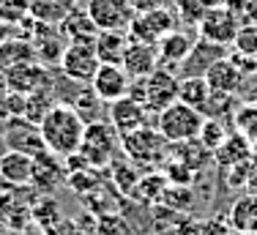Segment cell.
Wrapping results in <instances>:
<instances>
[{
  "mask_svg": "<svg viewBox=\"0 0 257 235\" xmlns=\"http://www.w3.org/2000/svg\"><path fill=\"white\" fill-rule=\"evenodd\" d=\"M36 60V49L30 41H22V39H11V41H3L0 44V74L17 69L22 63H30Z\"/></svg>",
  "mask_w": 257,
  "mask_h": 235,
  "instance_id": "cell-26",
  "label": "cell"
},
{
  "mask_svg": "<svg viewBox=\"0 0 257 235\" xmlns=\"http://www.w3.org/2000/svg\"><path fill=\"white\" fill-rule=\"evenodd\" d=\"M227 224L241 235H254L257 232V194H241L238 200H232Z\"/></svg>",
  "mask_w": 257,
  "mask_h": 235,
  "instance_id": "cell-19",
  "label": "cell"
},
{
  "mask_svg": "<svg viewBox=\"0 0 257 235\" xmlns=\"http://www.w3.org/2000/svg\"><path fill=\"white\" fill-rule=\"evenodd\" d=\"M178 14L175 9L170 6H162V9H151V11H143V14H134L132 25H128V39L134 41H148V44H159L170 30L178 28Z\"/></svg>",
  "mask_w": 257,
  "mask_h": 235,
  "instance_id": "cell-5",
  "label": "cell"
},
{
  "mask_svg": "<svg viewBox=\"0 0 257 235\" xmlns=\"http://www.w3.org/2000/svg\"><path fill=\"white\" fill-rule=\"evenodd\" d=\"M0 181L6 186H28V183H33V159L20 151H6L0 156Z\"/></svg>",
  "mask_w": 257,
  "mask_h": 235,
  "instance_id": "cell-17",
  "label": "cell"
},
{
  "mask_svg": "<svg viewBox=\"0 0 257 235\" xmlns=\"http://www.w3.org/2000/svg\"><path fill=\"white\" fill-rule=\"evenodd\" d=\"M213 159H216L219 167H230V164H238V162H246V159H254L252 140L238 134V132H232V134H227V140L213 151Z\"/></svg>",
  "mask_w": 257,
  "mask_h": 235,
  "instance_id": "cell-21",
  "label": "cell"
},
{
  "mask_svg": "<svg viewBox=\"0 0 257 235\" xmlns=\"http://www.w3.org/2000/svg\"><path fill=\"white\" fill-rule=\"evenodd\" d=\"M238 28H241V25L235 22V17H232L230 11L219 3V6H211V9L205 11L203 22L197 25V36H200V39H205V41H213V44L232 47Z\"/></svg>",
  "mask_w": 257,
  "mask_h": 235,
  "instance_id": "cell-10",
  "label": "cell"
},
{
  "mask_svg": "<svg viewBox=\"0 0 257 235\" xmlns=\"http://www.w3.org/2000/svg\"><path fill=\"white\" fill-rule=\"evenodd\" d=\"M162 172H164V178H167V183H173V186H189V183L194 181V175H197L192 167H186L183 162H178L175 156L164 159V170Z\"/></svg>",
  "mask_w": 257,
  "mask_h": 235,
  "instance_id": "cell-33",
  "label": "cell"
},
{
  "mask_svg": "<svg viewBox=\"0 0 257 235\" xmlns=\"http://www.w3.org/2000/svg\"><path fill=\"white\" fill-rule=\"evenodd\" d=\"M173 9H175V14H178L181 25H192V28H197V25L203 22L208 6H203L200 0H175Z\"/></svg>",
  "mask_w": 257,
  "mask_h": 235,
  "instance_id": "cell-34",
  "label": "cell"
},
{
  "mask_svg": "<svg viewBox=\"0 0 257 235\" xmlns=\"http://www.w3.org/2000/svg\"><path fill=\"white\" fill-rule=\"evenodd\" d=\"M230 52V47H222V44H213V41H205L197 36L194 47L189 49V55L183 58V63L178 66L181 69V77H205V71L216 63L219 58Z\"/></svg>",
  "mask_w": 257,
  "mask_h": 235,
  "instance_id": "cell-15",
  "label": "cell"
},
{
  "mask_svg": "<svg viewBox=\"0 0 257 235\" xmlns=\"http://www.w3.org/2000/svg\"><path fill=\"white\" fill-rule=\"evenodd\" d=\"M222 170H224V183H227L230 189H246L249 175H252V170H254V159H246V162L222 167Z\"/></svg>",
  "mask_w": 257,
  "mask_h": 235,
  "instance_id": "cell-37",
  "label": "cell"
},
{
  "mask_svg": "<svg viewBox=\"0 0 257 235\" xmlns=\"http://www.w3.org/2000/svg\"><path fill=\"white\" fill-rule=\"evenodd\" d=\"M120 151L137 167H156L170 156V142L159 134L156 126H143L120 137Z\"/></svg>",
  "mask_w": 257,
  "mask_h": 235,
  "instance_id": "cell-3",
  "label": "cell"
},
{
  "mask_svg": "<svg viewBox=\"0 0 257 235\" xmlns=\"http://www.w3.org/2000/svg\"><path fill=\"white\" fill-rule=\"evenodd\" d=\"M90 88L93 93L101 98L104 104H112L118 98L128 96V88H132V77L126 74L123 66H115V63H101L96 77L90 79Z\"/></svg>",
  "mask_w": 257,
  "mask_h": 235,
  "instance_id": "cell-12",
  "label": "cell"
},
{
  "mask_svg": "<svg viewBox=\"0 0 257 235\" xmlns=\"http://www.w3.org/2000/svg\"><path fill=\"white\" fill-rule=\"evenodd\" d=\"M227 55H230V60L238 66V71H241L246 79L257 74V55H243V52H235V49H230Z\"/></svg>",
  "mask_w": 257,
  "mask_h": 235,
  "instance_id": "cell-39",
  "label": "cell"
},
{
  "mask_svg": "<svg viewBox=\"0 0 257 235\" xmlns=\"http://www.w3.org/2000/svg\"><path fill=\"white\" fill-rule=\"evenodd\" d=\"M205 79H208V85H211V90H216V93H227V96L241 93V88L249 82V79L238 71V66L230 60V55L219 58L216 63L205 71Z\"/></svg>",
  "mask_w": 257,
  "mask_h": 235,
  "instance_id": "cell-16",
  "label": "cell"
},
{
  "mask_svg": "<svg viewBox=\"0 0 257 235\" xmlns=\"http://www.w3.org/2000/svg\"><path fill=\"white\" fill-rule=\"evenodd\" d=\"M120 148V134L112 129L109 121H93L85 126V137L79 145V156L90 167H109Z\"/></svg>",
  "mask_w": 257,
  "mask_h": 235,
  "instance_id": "cell-4",
  "label": "cell"
},
{
  "mask_svg": "<svg viewBox=\"0 0 257 235\" xmlns=\"http://www.w3.org/2000/svg\"><path fill=\"white\" fill-rule=\"evenodd\" d=\"M3 142H6V148H9V151L28 153L30 159L47 153V145H44V137H41L39 123H30L28 118H22V115L9 118V121H6Z\"/></svg>",
  "mask_w": 257,
  "mask_h": 235,
  "instance_id": "cell-7",
  "label": "cell"
},
{
  "mask_svg": "<svg viewBox=\"0 0 257 235\" xmlns=\"http://www.w3.org/2000/svg\"><path fill=\"white\" fill-rule=\"evenodd\" d=\"M71 107L79 112V118H82L85 123H93V121H101L99 118V109H101V98L93 93V88H82L79 93L74 96V101H69Z\"/></svg>",
  "mask_w": 257,
  "mask_h": 235,
  "instance_id": "cell-30",
  "label": "cell"
},
{
  "mask_svg": "<svg viewBox=\"0 0 257 235\" xmlns=\"http://www.w3.org/2000/svg\"><path fill=\"white\" fill-rule=\"evenodd\" d=\"M232 129L243 137L254 140L257 137V104L246 101L241 107H235V115H232Z\"/></svg>",
  "mask_w": 257,
  "mask_h": 235,
  "instance_id": "cell-31",
  "label": "cell"
},
{
  "mask_svg": "<svg viewBox=\"0 0 257 235\" xmlns=\"http://www.w3.org/2000/svg\"><path fill=\"white\" fill-rule=\"evenodd\" d=\"M85 11L90 14L99 30H128L134 14H137L132 0H88Z\"/></svg>",
  "mask_w": 257,
  "mask_h": 235,
  "instance_id": "cell-9",
  "label": "cell"
},
{
  "mask_svg": "<svg viewBox=\"0 0 257 235\" xmlns=\"http://www.w3.org/2000/svg\"><path fill=\"white\" fill-rule=\"evenodd\" d=\"M197 140L213 153L224 140H227V129H224L222 121H216V118H205V123H203V129H200V137Z\"/></svg>",
  "mask_w": 257,
  "mask_h": 235,
  "instance_id": "cell-36",
  "label": "cell"
},
{
  "mask_svg": "<svg viewBox=\"0 0 257 235\" xmlns=\"http://www.w3.org/2000/svg\"><path fill=\"white\" fill-rule=\"evenodd\" d=\"M93 235H137V232H134V227L128 224L123 213H101L96 219Z\"/></svg>",
  "mask_w": 257,
  "mask_h": 235,
  "instance_id": "cell-32",
  "label": "cell"
},
{
  "mask_svg": "<svg viewBox=\"0 0 257 235\" xmlns=\"http://www.w3.org/2000/svg\"><path fill=\"white\" fill-rule=\"evenodd\" d=\"M74 9L77 0H30V17L44 25H60Z\"/></svg>",
  "mask_w": 257,
  "mask_h": 235,
  "instance_id": "cell-24",
  "label": "cell"
},
{
  "mask_svg": "<svg viewBox=\"0 0 257 235\" xmlns=\"http://www.w3.org/2000/svg\"><path fill=\"white\" fill-rule=\"evenodd\" d=\"M175 3V0H173ZM134 11L143 14V11H151V9H162V6H170V0H132Z\"/></svg>",
  "mask_w": 257,
  "mask_h": 235,
  "instance_id": "cell-40",
  "label": "cell"
},
{
  "mask_svg": "<svg viewBox=\"0 0 257 235\" xmlns=\"http://www.w3.org/2000/svg\"><path fill=\"white\" fill-rule=\"evenodd\" d=\"M200 3H203V6H208V9H211V6H219V3H222V0H200Z\"/></svg>",
  "mask_w": 257,
  "mask_h": 235,
  "instance_id": "cell-42",
  "label": "cell"
},
{
  "mask_svg": "<svg viewBox=\"0 0 257 235\" xmlns=\"http://www.w3.org/2000/svg\"><path fill=\"white\" fill-rule=\"evenodd\" d=\"M167 186L170 183H167V178H164V172H148V175H143L137 181L132 197H137V200H143V202H156V200H162V194Z\"/></svg>",
  "mask_w": 257,
  "mask_h": 235,
  "instance_id": "cell-28",
  "label": "cell"
},
{
  "mask_svg": "<svg viewBox=\"0 0 257 235\" xmlns=\"http://www.w3.org/2000/svg\"><path fill=\"white\" fill-rule=\"evenodd\" d=\"M109 170H112V178H115V183H118V189L123 191V194L132 197L137 181L143 178V175H140V170H137V164H134L132 159H118V156H115L112 162H109Z\"/></svg>",
  "mask_w": 257,
  "mask_h": 235,
  "instance_id": "cell-29",
  "label": "cell"
},
{
  "mask_svg": "<svg viewBox=\"0 0 257 235\" xmlns=\"http://www.w3.org/2000/svg\"><path fill=\"white\" fill-rule=\"evenodd\" d=\"M85 126L88 123L79 118L77 109L71 104H63V101L55 104L39 123L47 151L60 156V159H69L79 151L82 137H85Z\"/></svg>",
  "mask_w": 257,
  "mask_h": 235,
  "instance_id": "cell-1",
  "label": "cell"
},
{
  "mask_svg": "<svg viewBox=\"0 0 257 235\" xmlns=\"http://www.w3.org/2000/svg\"><path fill=\"white\" fill-rule=\"evenodd\" d=\"M107 115H109L112 129L120 134V137L137 132V129H143V126H151L148 123V107L140 104V101H134L132 96H123V98H118V101H112Z\"/></svg>",
  "mask_w": 257,
  "mask_h": 235,
  "instance_id": "cell-13",
  "label": "cell"
},
{
  "mask_svg": "<svg viewBox=\"0 0 257 235\" xmlns=\"http://www.w3.org/2000/svg\"><path fill=\"white\" fill-rule=\"evenodd\" d=\"M30 17V0H0V25H20Z\"/></svg>",
  "mask_w": 257,
  "mask_h": 235,
  "instance_id": "cell-35",
  "label": "cell"
},
{
  "mask_svg": "<svg viewBox=\"0 0 257 235\" xmlns=\"http://www.w3.org/2000/svg\"><path fill=\"white\" fill-rule=\"evenodd\" d=\"M203 123H205V115L200 112V109L183 104V101H173L170 107H164L162 112L156 115V129L167 142L197 140Z\"/></svg>",
  "mask_w": 257,
  "mask_h": 235,
  "instance_id": "cell-2",
  "label": "cell"
},
{
  "mask_svg": "<svg viewBox=\"0 0 257 235\" xmlns=\"http://www.w3.org/2000/svg\"><path fill=\"white\" fill-rule=\"evenodd\" d=\"M230 49L243 55H257V25H241Z\"/></svg>",
  "mask_w": 257,
  "mask_h": 235,
  "instance_id": "cell-38",
  "label": "cell"
},
{
  "mask_svg": "<svg viewBox=\"0 0 257 235\" xmlns=\"http://www.w3.org/2000/svg\"><path fill=\"white\" fill-rule=\"evenodd\" d=\"M170 153H173L178 162H183L186 167H192L194 172H200L203 167L211 162L213 153L208 151L200 140H186V142H170Z\"/></svg>",
  "mask_w": 257,
  "mask_h": 235,
  "instance_id": "cell-25",
  "label": "cell"
},
{
  "mask_svg": "<svg viewBox=\"0 0 257 235\" xmlns=\"http://www.w3.org/2000/svg\"><path fill=\"white\" fill-rule=\"evenodd\" d=\"M60 33L66 36L69 44L71 41H90V44H93L96 36H99V28H96V22L90 20V14L85 9H74L63 22H60Z\"/></svg>",
  "mask_w": 257,
  "mask_h": 235,
  "instance_id": "cell-22",
  "label": "cell"
},
{
  "mask_svg": "<svg viewBox=\"0 0 257 235\" xmlns=\"http://www.w3.org/2000/svg\"><path fill=\"white\" fill-rule=\"evenodd\" d=\"M99 66H101V60H99L96 47L90 41H71L66 47L63 58H60V71L69 79L82 82V85H90V79L96 77Z\"/></svg>",
  "mask_w": 257,
  "mask_h": 235,
  "instance_id": "cell-6",
  "label": "cell"
},
{
  "mask_svg": "<svg viewBox=\"0 0 257 235\" xmlns=\"http://www.w3.org/2000/svg\"><path fill=\"white\" fill-rule=\"evenodd\" d=\"M93 47H96V55H99L101 63L120 66L123 63V52L128 47V33L126 30H99Z\"/></svg>",
  "mask_w": 257,
  "mask_h": 235,
  "instance_id": "cell-20",
  "label": "cell"
},
{
  "mask_svg": "<svg viewBox=\"0 0 257 235\" xmlns=\"http://www.w3.org/2000/svg\"><path fill=\"white\" fill-rule=\"evenodd\" d=\"M246 191H249V194H257V164H254V170H252V175H249V183H246Z\"/></svg>",
  "mask_w": 257,
  "mask_h": 235,
  "instance_id": "cell-41",
  "label": "cell"
},
{
  "mask_svg": "<svg viewBox=\"0 0 257 235\" xmlns=\"http://www.w3.org/2000/svg\"><path fill=\"white\" fill-rule=\"evenodd\" d=\"M63 181V167L58 164L55 153H41L33 159V186L41 191H55L58 183Z\"/></svg>",
  "mask_w": 257,
  "mask_h": 235,
  "instance_id": "cell-23",
  "label": "cell"
},
{
  "mask_svg": "<svg viewBox=\"0 0 257 235\" xmlns=\"http://www.w3.org/2000/svg\"><path fill=\"white\" fill-rule=\"evenodd\" d=\"M194 41L197 39H194L192 33H186V30H181V28L170 30V33L156 44L162 66H167V69H178V66L183 63V58L189 55V49L194 47Z\"/></svg>",
  "mask_w": 257,
  "mask_h": 235,
  "instance_id": "cell-18",
  "label": "cell"
},
{
  "mask_svg": "<svg viewBox=\"0 0 257 235\" xmlns=\"http://www.w3.org/2000/svg\"><path fill=\"white\" fill-rule=\"evenodd\" d=\"M143 82H145V107H148V112L159 115L164 107L178 101L181 77H175L173 69H167V66H159V69L154 74H148Z\"/></svg>",
  "mask_w": 257,
  "mask_h": 235,
  "instance_id": "cell-8",
  "label": "cell"
},
{
  "mask_svg": "<svg viewBox=\"0 0 257 235\" xmlns=\"http://www.w3.org/2000/svg\"><path fill=\"white\" fill-rule=\"evenodd\" d=\"M126 74L132 79H145L148 74H154L162 60H159V47L156 44H148V41H134L128 39V47L123 52V63Z\"/></svg>",
  "mask_w": 257,
  "mask_h": 235,
  "instance_id": "cell-14",
  "label": "cell"
},
{
  "mask_svg": "<svg viewBox=\"0 0 257 235\" xmlns=\"http://www.w3.org/2000/svg\"><path fill=\"white\" fill-rule=\"evenodd\" d=\"M208 98H211V85H208L205 77H181L178 101H183V104H189V107H194V109L203 112Z\"/></svg>",
  "mask_w": 257,
  "mask_h": 235,
  "instance_id": "cell-27",
  "label": "cell"
},
{
  "mask_svg": "<svg viewBox=\"0 0 257 235\" xmlns=\"http://www.w3.org/2000/svg\"><path fill=\"white\" fill-rule=\"evenodd\" d=\"M3 79H6V88H9L11 93H20V96H30V93L44 90V88H52L50 71H47V66H41L39 60H30V63H22V66H17V69L6 71Z\"/></svg>",
  "mask_w": 257,
  "mask_h": 235,
  "instance_id": "cell-11",
  "label": "cell"
}]
</instances>
